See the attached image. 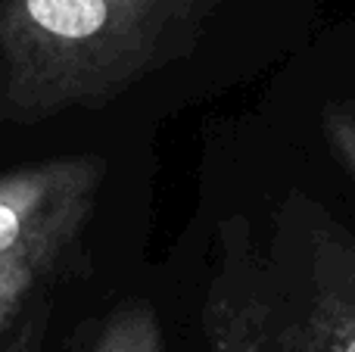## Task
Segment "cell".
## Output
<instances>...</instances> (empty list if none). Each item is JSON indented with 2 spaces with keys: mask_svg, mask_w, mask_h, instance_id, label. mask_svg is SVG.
Here are the masks:
<instances>
[{
  "mask_svg": "<svg viewBox=\"0 0 355 352\" xmlns=\"http://www.w3.org/2000/svg\"><path fill=\"white\" fill-rule=\"evenodd\" d=\"M85 352H166L162 324L147 299H125L100 318Z\"/></svg>",
  "mask_w": 355,
  "mask_h": 352,
  "instance_id": "obj_6",
  "label": "cell"
},
{
  "mask_svg": "<svg viewBox=\"0 0 355 352\" xmlns=\"http://www.w3.org/2000/svg\"><path fill=\"white\" fill-rule=\"evenodd\" d=\"M50 312H53V299H44L3 343L0 352H44V340L50 331Z\"/></svg>",
  "mask_w": 355,
  "mask_h": 352,
  "instance_id": "obj_7",
  "label": "cell"
},
{
  "mask_svg": "<svg viewBox=\"0 0 355 352\" xmlns=\"http://www.w3.org/2000/svg\"><path fill=\"white\" fill-rule=\"evenodd\" d=\"M85 272V243L62 240L0 265V343L44 303L56 287Z\"/></svg>",
  "mask_w": 355,
  "mask_h": 352,
  "instance_id": "obj_5",
  "label": "cell"
},
{
  "mask_svg": "<svg viewBox=\"0 0 355 352\" xmlns=\"http://www.w3.org/2000/svg\"><path fill=\"white\" fill-rule=\"evenodd\" d=\"M324 134L337 159L355 178V109H327L324 112Z\"/></svg>",
  "mask_w": 355,
  "mask_h": 352,
  "instance_id": "obj_8",
  "label": "cell"
},
{
  "mask_svg": "<svg viewBox=\"0 0 355 352\" xmlns=\"http://www.w3.org/2000/svg\"><path fill=\"white\" fill-rule=\"evenodd\" d=\"M218 268L202 306V352H275L268 259L243 218L218 231Z\"/></svg>",
  "mask_w": 355,
  "mask_h": 352,
  "instance_id": "obj_4",
  "label": "cell"
},
{
  "mask_svg": "<svg viewBox=\"0 0 355 352\" xmlns=\"http://www.w3.org/2000/svg\"><path fill=\"white\" fill-rule=\"evenodd\" d=\"M268 284L275 352H355V240L337 222L302 225L296 274L268 259Z\"/></svg>",
  "mask_w": 355,
  "mask_h": 352,
  "instance_id": "obj_2",
  "label": "cell"
},
{
  "mask_svg": "<svg viewBox=\"0 0 355 352\" xmlns=\"http://www.w3.org/2000/svg\"><path fill=\"white\" fill-rule=\"evenodd\" d=\"M106 159L94 153L56 156L0 175V265L41 247L85 237L100 191Z\"/></svg>",
  "mask_w": 355,
  "mask_h": 352,
  "instance_id": "obj_3",
  "label": "cell"
},
{
  "mask_svg": "<svg viewBox=\"0 0 355 352\" xmlns=\"http://www.w3.org/2000/svg\"><path fill=\"white\" fill-rule=\"evenodd\" d=\"M218 0H0V125L103 109L187 56Z\"/></svg>",
  "mask_w": 355,
  "mask_h": 352,
  "instance_id": "obj_1",
  "label": "cell"
}]
</instances>
